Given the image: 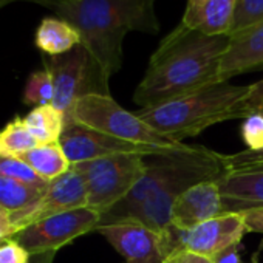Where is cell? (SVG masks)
Segmentation results:
<instances>
[{
    "mask_svg": "<svg viewBox=\"0 0 263 263\" xmlns=\"http://www.w3.org/2000/svg\"><path fill=\"white\" fill-rule=\"evenodd\" d=\"M241 138L246 144V151H263V113L260 110H254L245 118L241 124Z\"/></svg>",
    "mask_w": 263,
    "mask_h": 263,
    "instance_id": "cell-25",
    "label": "cell"
},
{
    "mask_svg": "<svg viewBox=\"0 0 263 263\" xmlns=\"http://www.w3.org/2000/svg\"><path fill=\"white\" fill-rule=\"evenodd\" d=\"M221 214L224 209L217 180L201 181L177 198L171 212V226L189 231Z\"/></svg>",
    "mask_w": 263,
    "mask_h": 263,
    "instance_id": "cell-13",
    "label": "cell"
},
{
    "mask_svg": "<svg viewBox=\"0 0 263 263\" xmlns=\"http://www.w3.org/2000/svg\"><path fill=\"white\" fill-rule=\"evenodd\" d=\"M24 122L39 144L59 143L65 125V116L53 104L33 107L25 116Z\"/></svg>",
    "mask_w": 263,
    "mask_h": 263,
    "instance_id": "cell-17",
    "label": "cell"
},
{
    "mask_svg": "<svg viewBox=\"0 0 263 263\" xmlns=\"http://www.w3.org/2000/svg\"><path fill=\"white\" fill-rule=\"evenodd\" d=\"M246 232L243 212H224L189 231H180L171 226L164 234L169 240L171 254L175 251H187L212 260L224 249L240 245Z\"/></svg>",
    "mask_w": 263,
    "mask_h": 263,
    "instance_id": "cell-9",
    "label": "cell"
},
{
    "mask_svg": "<svg viewBox=\"0 0 263 263\" xmlns=\"http://www.w3.org/2000/svg\"><path fill=\"white\" fill-rule=\"evenodd\" d=\"M255 110H260L263 113V104L260 107H257ZM221 164H223L224 172L254 167V166H263V151H258V152L241 151V152H237L232 155H221Z\"/></svg>",
    "mask_w": 263,
    "mask_h": 263,
    "instance_id": "cell-26",
    "label": "cell"
},
{
    "mask_svg": "<svg viewBox=\"0 0 263 263\" xmlns=\"http://www.w3.org/2000/svg\"><path fill=\"white\" fill-rule=\"evenodd\" d=\"M260 22H263V0H237L228 36H235Z\"/></svg>",
    "mask_w": 263,
    "mask_h": 263,
    "instance_id": "cell-23",
    "label": "cell"
},
{
    "mask_svg": "<svg viewBox=\"0 0 263 263\" xmlns=\"http://www.w3.org/2000/svg\"><path fill=\"white\" fill-rule=\"evenodd\" d=\"M34 44L47 56H61L81 45V34L61 17H44L36 30Z\"/></svg>",
    "mask_w": 263,
    "mask_h": 263,
    "instance_id": "cell-16",
    "label": "cell"
},
{
    "mask_svg": "<svg viewBox=\"0 0 263 263\" xmlns=\"http://www.w3.org/2000/svg\"><path fill=\"white\" fill-rule=\"evenodd\" d=\"M229 36H211L180 24L151 56L134 101L141 108L180 98L218 82L221 58Z\"/></svg>",
    "mask_w": 263,
    "mask_h": 263,
    "instance_id": "cell-3",
    "label": "cell"
},
{
    "mask_svg": "<svg viewBox=\"0 0 263 263\" xmlns=\"http://www.w3.org/2000/svg\"><path fill=\"white\" fill-rule=\"evenodd\" d=\"M47 187L30 186L10 177L0 175V208L10 212L24 211L37 203Z\"/></svg>",
    "mask_w": 263,
    "mask_h": 263,
    "instance_id": "cell-20",
    "label": "cell"
},
{
    "mask_svg": "<svg viewBox=\"0 0 263 263\" xmlns=\"http://www.w3.org/2000/svg\"><path fill=\"white\" fill-rule=\"evenodd\" d=\"M59 144L71 166L116 154H141L144 157L171 154L169 151L134 144L108 137L98 130L76 122L71 118H65V125L59 138Z\"/></svg>",
    "mask_w": 263,
    "mask_h": 263,
    "instance_id": "cell-10",
    "label": "cell"
},
{
    "mask_svg": "<svg viewBox=\"0 0 263 263\" xmlns=\"http://www.w3.org/2000/svg\"><path fill=\"white\" fill-rule=\"evenodd\" d=\"M212 261L214 263H241L238 245H234V246L224 249L223 252H220L218 255H215L212 258Z\"/></svg>",
    "mask_w": 263,
    "mask_h": 263,
    "instance_id": "cell-32",
    "label": "cell"
},
{
    "mask_svg": "<svg viewBox=\"0 0 263 263\" xmlns=\"http://www.w3.org/2000/svg\"><path fill=\"white\" fill-rule=\"evenodd\" d=\"M85 181L87 208L104 215L118 204L146 171L141 154H116L73 166Z\"/></svg>",
    "mask_w": 263,
    "mask_h": 263,
    "instance_id": "cell-6",
    "label": "cell"
},
{
    "mask_svg": "<svg viewBox=\"0 0 263 263\" xmlns=\"http://www.w3.org/2000/svg\"><path fill=\"white\" fill-rule=\"evenodd\" d=\"M0 175L10 177L13 180H17V181L30 184V186H36V187H47L48 186V181L41 178L34 172V169L19 157L0 155Z\"/></svg>",
    "mask_w": 263,
    "mask_h": 263,
    "instance_id": "cell-24",
    "label": "cell"
},
{
    "mask_svg": "<svg viewBox=\"0 0 263 263\" xmlns=\"http://www.w3.org/2000/svg\"><path fill=\"white\" fill-rule=\"evenodd\" d=\"M17 229L13 223V215L10 211L0 208V243H4L16 235Z\"/></svg>",
    "mask_w": 263,
    "mask_h": 263,
    "instance_id": "cell-28",
    "label": "cell"
},
{
    "mask_svg": "<svg viewBox=\"0 0 263 263\" xmlns=\"http://www.w3.org/2000/svg\"><path fill=\"white\" fill-rule=\"evenodd\" d=\"M33 255L14 238L0 243V263H31Z\"/></svg>",
    "mask_w": 263,
    "mask_h": 263,
    "instance_id": "cell-27",
    "label": "cell"
},
{
    "mask_svg": "<svg viewBox=\"0 0 263 263\" xmlns=\"http://www.w3.org/2000/svg\"><path fill=\"white\" fill-rule=\"evenodd\" d=\"M68 118L101 134L134 144L151 146L169 152L187 151L191 147L158 134L137 113L122 108L110 95L104 93H88L79 98Z\"/></svg>",
    "mask_w": 263,
    "mask_h": 263,
    "instance_id": "cell-5",
    "label": "cell"
},
{
    "mask_svg": "<svg viewBox=\"0 0 263 263\" xmlns=\"http://www.w3.org/2000/svg\"><path fill=\"white\" fill-rule=\"evenodd\" d=\"M50 7L81 34L99 81L108 91L110 78L122 65V45L130 31L157 34V0H34Z\"/></svg>",
    "mask_w": 263,
    "mask_h": 263,
    "instance_id": "cell-2",
    "label": "cell"
},
{
    "mask_svg": "<svg viewBox=\"0 0 263 263\" xmlns=\"http://www.w3.org/2000/svg\"><path fill=\"white\" fill-rule=\"evenodd\" d=\"M85 206H87L85 181L81 177V174L71 166L68 172L48 183L47 191L44 192V195L37 203H34L33 206L24 211L11 212V215H13V223L19 232L21 229L47 217L85 208Z\"/></svg>",
    "mask_w": 263,
    "mask_h": 263,
    "instance_id": "cell-12",
    "label": "cell"
},
{
    "mask_svg": "<svg viewBox=\"0 0 263 263\" xmlns=\"http://www.w3.org/2000/svg\"><path fill=\"white\" fill-rule=\"evenodd\" d=\"M44 68H47L53 78V105L62 111L65 118L71 115L76 101L84 95H108L99 81L88 51L82 45H78L71 51L61 56L44 58Z\"/></svg>",
    "mask_w": 263,
    "mask_h": 263,
    "instance_id": "cell-7",
    "label": "cell"
},
{
    "mask_svg": "<svg viewBox=\"0 0 263 263\" xmlns=\"http://www.w3.org/2000/svg\"><path fill=\"white\" fill-rule=\"evenodd\" d=\"M251 85L214 82L167 102L141 108L137 115L158 134L183 143L223 121L246 118L252 113L248 104Z\"/></svg>",
    "mask_w": 263,
    "mask_h": 263,
    "instance_id": "cell-4",
    "label": "cell"
},
{
    "mask_svg": "<svg viewBox=\"0 0 263 263\" xmlns=\"http://www.w3.org/2000/svg\"><path fill=\"white\" fill-rule=\"evenodd\" d=\"M54 99V85L53 78L47 68L33 71L25 84L22 101L25 105H48L53 104Z\"/></svg>",
    "mask_w": 263,
    "mask_h": 263,
    "instance_id": "cell-22",
    "label": "cell"
},
{
    "mask_svg": "<svg viewBox=\"0 0 263 263\" xmlns=\"http://www.w3.org/2000/svg\"><path fill=\"white\" fill-rule=\"evenodd\" d=\"M248 104L252 108V111L263 104V79L251 84V95H249Z\"/></svg>",
    "mask_w": 263,
    "mask_h": 263,
    "instance_id": "cell-33",
    "label": "cell"
},
{
    "mask_svg": "<svg viewBox=\"0 0 263 263\" xmlns=\"http://www.w3.org/2000/svg\"><path fill=\"white\" fill-rule=\"evenodd\" d=\"M243 215H245V224L248 232L263 234V208L245 211Z\"/></svg>",
    "mask_w": 263,
    "mask_h": 263,
    "instance_id": "cell-29",
    "label": "cell"
},
{
    "mask_svg": "<svg viewBox=\"0 0 263 263\" xmlns=\"http://www.w3.org/2000/svg\"><path fill=\"white\" fill-rule=\"evenodd\" d=\"M164 263H214V261L211 258H206V257H201L187 251H175L164 260Z\"/></svg>",
    "mask_w": 263,
    "mask_h": 263,
    "instance_id": "cell-30",
    "label": "cell"
},
{
    "mask_svg": "<svg viewBox=\"0 0 263 263\" xmlns=\"http://www.w3.org/2000/svg\"><path fill=\"white\" fill-rule=\"evenodd\" d=\"M224 212L263 208V166L224 172L217 178Z\"/></svg>",
    "mask_w": 263,
    "mask_h": 263,
    "instance_id": "cell-14",
    "label": "cell"
},
{
    "mask_svg": "<svg viewBox=\"0 0 263 263\" xmlns=\"http://www.w3.org/2000/svg\"><path fill=\"white\" fill-rule=\"evenodd\" d=\"M263 67V22L229 37L228 48L221 58L218 82Z\"/></svg>",
    "mask_w": 263,
    "mask_h": 263,
    "instance_id": "cell-15",
    "label": "cell"
},
{
    "mask_svg": "<svg viewBox=\"0 0 263 263\" xmlns=\"http://www.w3.org/2000/svg\"><path fill=\"white\" fill-rule=\"evenodd\" d=\"M56 252H47V254H39V255H33L31 263H53Z\"/></svg>",
    "mask_w": 263,
    "mask_h": 263,
    "instance_id": "cell-34",
    "label": "cell"
},
{
    "mask_svg": "<svg viewBox=\"0 0 263 263\" xmlns=\"http://www.w3.org/2000/svg\"><path fill=\"white\" fill-rule=\"evenodd\" d=\"M19 158L30 164L34 169V172L48 183L71 169V164L67 160L59 143L39 144L37 147L28 151Z\"/></svg>",
    "mask_w": 263,
    "mask_h": 263,
    "instance_id": "cell-18",
    "label": "cell"
},
{
    "mask_svg": "<svg viewBox=\"0 0 263 263\" xmlns=\"http://www.w3.org/2000/svg\"><path fill=\"white\" fill-rule=\"evenodd\" d=\"M37 146V140L31 135L21 116H16L0 130V155L4 157H22Z\"/></svg>",
    "mask_w": 263,
    "mask_h": 263,
    "instance_id": "cell-21",
    "label": "cell"
},
{
    "mask_svg": "<svg viewBox=\"0 0 263 263\" xmlns=\"http://www.w3.org/2000/svg\"><path fill=\"white\" fill-rule=\"evenodd\" d=\"M209 2V0H187V5H186V11L183 16L181 24L186 27H192L197 16L201 13V10L204 8V5Z\"/></svg>",
    "mask_w": 263,
    "mask_h": 263,
    "instance_id": "cell-31",
    "label": "cell"
},
{
    "mask_svg": "<svg viewBox=\"0 0 263 263\" xmlns=\"http://www.w3.org/2000/svg\"><path fill=\"white\" fill-rule=\"evenodd\" d=\"M99 221L101 214L85 206L39 220L21 229L13 238L31 255L58 252V249L78 237L96 231Z\"/></svg>",
    "mask_w": 263,
    "mask_h": 263,
    "instance_id": "cell-8",
    "label": "cell"
},
{
    "mask_svg": "<svg viewBox=\"0 0 263 263\" xmlns=\"http://www.w3.org/2000/svg\"><path fill=\"white\" fill-rule=\"evenodd\" d=\"M141 180L118 204L101 215L98 226L137 221L160 234L171 229V212L177 198L189 187L223 175L221 154L203 146L152 155Z\"/></svg>",
    "mask_w": 263,
    "mask_h": 263,
    "instance_id": "cell-1",
    "label": "cell"
},
{
    "mask_svg": "<svg viewBox=\"0 0 263 263\" xmlns=\"http://www.w3.org/2000/svg\"><path fill=\"white\" fill-rule=\"evenodd\" d=\"M96 231L124 257V263H164L171 254L166 234L137 221H118Z\"/></svg>",
    "mask_w": 263,
    "mask_h": 263,
    "instance_id": "cell-11",
    "label": "cell"
},
{
    "mask_svg": "<svg viewBox=\"0 0 263 263\" xmlns=\"http://www.w3.org/2000/svg\"><path fill=\"white\" fill-rule=\"evenodd\" d=\"M14 2H19V0H0V8H4L10 4H14Z\"/></svg>",
    "mask_w": 263,
    "mask_h": 263,
    "instance_id": "cell-35",
    "label": "cell"
},
{
    "mask_svg": "<svg viewBox=\"0 0 263 263\" xmlns=\"http://www.w3.org/2000/svg\"><path fill=\"white\" fill-rule=\"evenodd\" d=\"M237 0H209L189 28L211 36H228Z\"/></svg>",
    "mask_w": 263,
    "mask_h": 263,
    "instance_id": "cell-19",
    "label": "cell"
}]
</instances>
